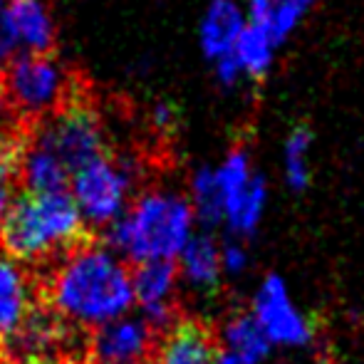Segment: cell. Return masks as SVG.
Here are the masks:
<instances>
[{
	"instance_id": "obj_1",
	"label": "cell",
	"mask_w": 364,
	"mask_h": 364,
	"mask_svg": "<svg viewBox=\"0 0 364 364\" xmlns=\"http://www.w3.org/2000/svg\"><path fill=\"white\" fill-rule=\"evenodd\" d=\"M48 300L63 322L97 330L134 307L132 270L109 245L80 243L50 273Z\"/></svg>"
},
{
	"instance_id": "obj_2",
	"label": "cell",
	"mask_w": 364,
	"mask_h": 364,
	"mask_svg": "<svg viewBox=\"0 0 364 364\" xmlns=\"http://www.w3.org/2000/svg\"><path fill=\"white\" fill-rule=\"evenodd\" d=\"M196 235V216L186 196L168 188H151L141 193L127 213L107 230L109 248L122 260L154 263L181 255L188 240Z\"/></svg>"
},
{
	"instance_id": "obj_3",
	"label": "cell",
	"mask_w": 364,
	"mask_h": 364,
	"mask_svg": "<svg viewBox=\"0 0 364 364\" xmlns=\"http://www.w3.org/2000/svg\"><path fill=\"white\" fill-rule=\"evenodd\" d=\"M82 220L70 191L20 196L0 223V248L10 260H45L82 243Z\"/></svg>"
},
{
	"instance_id": "obj_4",
	"label": "cell",
	"mask_w": 364,
	"mask_h": 364,
	"mask_svg": "<svg viewBox=\"0 0 364 364\" xmlns=\"http://www.w3.org/2000/svg\"><path fill=\"white\" fill-rule=\"evenodd\" d=\"M139 168L132 159H97L70 176V196L85 223L112 228L129 206Z\"/></svg>"
},
{
	"instance_id": "obj_5",
	"label": "cell",
	"mask_w": 364,
	"mask_h": 364,
	"mask_svg": "<svg viewBox=\"0 0 364 364\" xmlns=\"http://www.w3.org/2000/svg\"><path fill=\"white\" fill-rule=\"evenodd\" d=\"M68 92V73L50 55H20L5 68L3 97L20 114L40 117L60 109Z\"/></svg>"
},
{
	"instance_id": "obj_6",
	"label": "cell",
	"mask_w": 364,
	"mask_h": 364,
	"mask_svg": "<svg viewBox=\"0 0 364 364\" xmlns=\"http://www.w3.org/2000/svg\"><path fill=\"white\" fill-rule=\"evenodd\" d=\"M38 139L45 141L58 154L60 161L68 166L70 173L80 171L87 164L107 156L105 127L100 122V114L92 107L82 105V102L60 107L55 119L50 124H45Z\"/></svg>"
},
{
	"instance_id": "obj_7",
	"label": "cell",
	"mask_w": 364,
	"mask_h": 364,
	"mask_svg": "<svg viewBox=\"0 0 364 364\" xmlns=\"http://www.w3.org/2000/svg\"><path fill=\"white\" fill-rule=\"evenodd\" d=\"M250 315L273 347H305L312 342L310 320L292 300L288 283L280 275L260 280Z\"/></svg>"
},
{
	"instance_id": "obj_8",
	"label": "cell",
	"mask_w": 364,
	"mask_h": 364,
	"mask_svg": "<svg viewBox=\"0 0 364 364\" xmlns=\"http://www.w3.org/2000/svg\"><path fill=\"white\" fill-rule=\"evenodd\" d=\"M156 347V332L144 317L124 315L92 330L87 355L92 364H144Z\"/></svg>"
},
{
	"instance_id": "obj_9",
	"label": "cell",
	"mask_w": 364,
	"mask_h": 364,
	"mask_svg": "<svg viewBox=\"0 0 364 364\" xmlns=\"http://www.w3.org/2000/svg\"><path fill=\"white\" fill-rule=\"evenodd\" d=\"M134 288V305L141 307V317L149 322L154 332H168L176 325V288L178 270L168 260L141 263L132 273Z\"/></svg>"
},
{
	"instance_id": "obj_10",
	"label": "cell",
	"mask_w": 364,
	"mask_h": 364,
	"mask_svg": "<svg viewBox=\"0 0 364 364\" xmlns=\"http://www.w3.org/2000/svg\"><path fill=\"white\" fill-rule=\"evenodd\" d=\"M248 28V18L238 0H208L198 23V45L208 60L233 55L235 43Z\"/></svg>"
},
{
	"instance_id": "obj_11",
	"label": "cell",
	"mask_w": 364,
	"mask_h": 364,
	"mask_svg": "<svg viewBox=\"0 0 364 364\" xmlns=\"http://www.w3.org/2000/svg\"><path fill=\"white\" fill-rule=\"evenodd\" d=\"M18 50L28 55H50L55 48V25L40 0H8L3 13Z\"/></svg>"
},
{
	"instance_id": "obj_12",
	"label": "cell",
	"mask_w": 364,
	"mask_h": 364,
	"mask_svg": "<svg viewBox=\"0 0 364 364\" xmlns=\"http://www.w3.org/2000/svg\"><path fill=\"white\" fill-rule=\"evenodd\" d=\"M273 345L268 342L265 332L258 327L250 312L230 315L220 325L218 332V352H223L235 364H263L270 357Z\"/></svg>"
},
{
	"instance_id": "obj_13",
	"label": "cell",
	"mask_w": 364,
	"mask_h": 364,
	"mask_svg": "<svg viewBox=\"0 0 364 364\" xmlns=\"http://www.w3.org/2000/svg\"><path fill=\"white\" fill-rule=\"evenodd\" d=\"M218 345L196 322H178L156 347V364H216Z\"/></svg>"
},
{
	"instance_id": "obj_14",
	"label": "cell",
	"mask_w": 364,
	"mask_h": 364,
	"mask_svg": "<svg viewBox=\"0 0 364 364\" xmlns=\"http://www.w3.org/2000/svg\"><path fill=\"white\" fill-rule=\"evenodd\" d=\"M70 176L60 156L45 141L35 139V144L25 149L23 164H20V178H23L25 193L30 196H48V193H63L70 186Z\"/></svg>"
},
{
	"instance_id": "obj_15",
	"label": "cell",
	"mask_w": 364,
	"mask_h": 364,
	"mask_svg": "<svg viewBox=\"0 0 364 364\" xmlns=\"http://www.w3.org/2000/svg\"><path fill=\"white\" fill-rule=\"evenodd\" d=\"M33 310L30 278L15 260H0V345Z\"/></svg>"
},
{
	"instance_id": "obj_16",
	"label": "cell",
	"mask_w": 364,
	"mask_h": 364,
	"mask_svg": "<svg viewBox=\"0 0 364 364\" xmlns=\"http://www.w3.org/2000/svg\"><path fill=\"white\" fill-rule=\"evenodd\" d=\"M178 278L193 290H213L223 278L220 270V243L206 233H196L178 255Z\"/></svg>"
},
{
	"instance_id": "obj_17",
	"label": "cell",
	"mask_w": 364,
	"mask_h": 364,
	"mask_svg": "<svg viewBox=\"0 0 364 364\" xmlns=\"http://www.w3.org/2000/svg\"><path fill=\"white\" fill-rule=\"evenodd\" d=\"M265 208H268V183L260 173H255L253 181L225 203L223 223L233 235L248 238L258 230L260 220L265 216Z\"/></svg>"
},
{
	"instance_id": "obj_18",
	"label": "cell",
	"mask_w": 364,
	"mask_h": 364,
	"mask_svg": "<svg viewBox=\"0 0 364 364\" xmlns=\"http://www.w3.org/2000/svg\"><path fill=\"white\" fill-rule=\"evenodd\" d=\"M275 50H278V43L268 33V28L248 25L235 43L233 58L245 77H265L275 65Z\"/></svg>"
},
{
	"instance_id": "obj_19",
	"label": "cell",
	"mask_w": 364,
	"mask_h": 364,
	"mask_svg": "<svg viewBox=\"0 0 364 364\" xmlns=\"http://www.w3.org/2000/svg\"><path fill=\"white\" fill-rule=\"evenodd\" d=\"M186 198L193 208L196 223H203V225L223 223V201H220V191H218L213 166L196 168V173L191 176V183H188Z\"/></svg>"
},
{
	"instance_id": "obj_20",
	"label": "cell",
	"mask_w": 364,
	"mask_h": 364,
	"mask_svg": "<svg viewBox=\"0 0 364 364\" xmlns=\"http://www.w3.org/2000/svg\"><path fill=\"white\" fill-rule=\"evenodd\" d=\"M310 151L312 136L307 129H295L283 146V173L292 191H305L310 183Z\"/></svg>"
},
{
	"instance_id": "obj_21",
	"label": "cell",
	"mask_w": 364,
	"mask_h": 364,
	"mask_svg": "<svg viewBox=\"0 0 364 364\" xmlns=\"http://www.w3.org/2000/svg\"><path fill=\"white\" fill-rule=\"evenodd\" d=\"M305 5L300 0H275L273 18L268 23V33L275 38V43H283L285 38H290L295 33V28L305 18Z\"/></svg>"
},
{
	"instance_id": "obj_22",
	"label": "cell",
	"mask_w": 364,
	"mask_h": 364,
	"mask_svg": "<svg viewBox=\"0 0 364 364\" xmlns=\"http://www.w3.org/2000/svg\"><path fill=\"white\" fill-rule=\"evenodd\" d=\"M25 141L18 134H0V186H8L20 173V164L25 156Z\"/></svg>"
},
{
	"instance_id": "obj_23",
	"label": "cell",
	"mask_w": 364,
	"mask_h": 364,
	"mask_svg": "<svg viewBox=\"0 0 364 364\" xmlns=\"http://www.w3.org/2000/svg\"><path fill=\"white\" fill-rule=\"evenodd\" d=\"M248 265H250V255L243 243H238V240L220 243V270H223V275L238 278V275H243L248 270Z\"/></svg>"
},
{
	"instance_id": "obj_24",
	"label": "cell",
	"mask_w": 364,
	"mask_h": 364,
	"mask_svg": "<svg viewBox=\"0 0 364 364\" xmlns=\"http://www.w3.org/2000/svg\"><path fill=\"white\" fill-rule=\"evenodd\" d=\"M243 13L248 18V25H260V28H268L270 18H273L275 0H243Z\"/></svg>"
},
{
	"instance_id": "obj_25",
	"label": "cell",
	"mask_w": 364,
	"mask_h": 364,
	"mask_svg": "<svg viewBox=\"0 0 364 364\" xmlns=\"http://www.w3.org/2000/svg\"><path fill=\"white\" fill-rule=\"evenodd\" d=\"M213 68H216V80L223 87H235L245 77L243 70H240V65L235 63L233 55H225V58L216 60V63H213Z\"/></svg>"
},
{
	"instance_id": "obj_26",
	"label": "cell",
	"mask_w": 364,
	"mask_h": 364,
	"mask_svg": "<svg viewBox=\"0 0 364 364\" xmlns=\"http://www.w3.org/2000/svg\"><path fill=\"white\" fill-rule=\"evenodd\" d=\"M149 119H151L154 129L161 132V134H168V132L173 129V124H176V109H173L168 102H156V105L151 107Z\"/></svg>"
},
{
	"instance_id": "obj_27",
	"label": "cell",
	"mask_w": 364,
	"mask_h": 364,
	"mask_svg": "<svg viewBox=\"0 0 364 364\" xmlns=\"http://www.w3.org/2000/svg\"><path fill=\"white\" fill-rule=\"evenodd\" d=\"M15 53H18V43H15L8 25H5L3 15H0V70H5L15 58H18Z\"/></svg>"
},
{
	"instance_id": "obj_28",
	"label": "cell",
	"mask_w": 364,
	"mask_h": 364,
	"mask_svg": "<svg viewBox=\"0 0 364 364\" xmlns=\"http://www.w3.org/2000/svg\"><path fill=\"white\" fill-rule=\"evenodd\" d=\"M10 191H8V186H0V223H3V218H5V213H8V208H10Z\"/></svg>"
},
{
	"instance_id": "obj_29",
	"label": "cell",
	"mask_w": 364,
	"mask_h": 364,
	"mask_svg": "<svg viewBox=\"0 0 364 364\" xmlns=\"http://www.w3.org/2000/svg\"><path fill=\"white\" fill-rule=\"evenodd\" d=\"M5 122H8V102H5L3 92H0V134L5 129Z\"/></svg>"
},
{
	"instance_id": "obj_30",
	"label": "cell",
	"mask_w": 364,
	"mask_h": 364,
	"mask_svg": "<svg viewBox=\"0 0 364 364\" xmlns=\"http://www.w3.org/2000/svg\"><path fill=\"white\" fill-rule=\"evenodd\" d=\"M300 3L305 5V8H310V5H312V3H317V0H300Z\"/></svg>"
},
{
	"instance_id": "obj_31",
	"label": "cell",
	"mask_w": 364,
	"mask_h": 364,
	"mask_svg": "<svg viewBox=\"0 0 364 364\" xmlns=\"http://www.w3.org/2000/svg\"><path fill=\"white\" fill-rule=\"evenodd\" d=\"M5 5H8V0H0V13L5 10Z\"/></svg>"
}]
</instances>
